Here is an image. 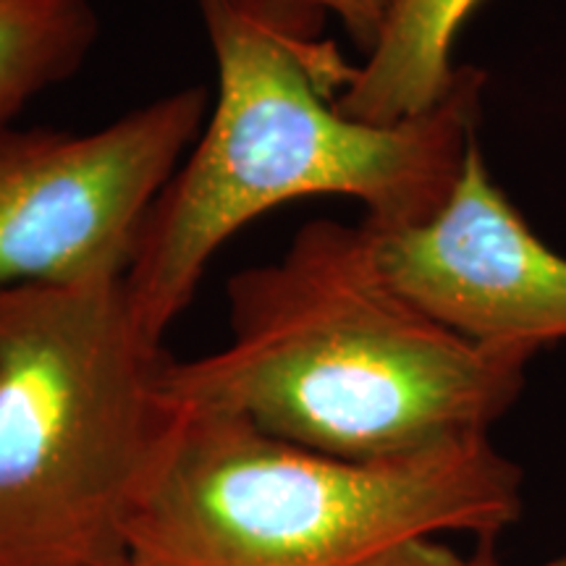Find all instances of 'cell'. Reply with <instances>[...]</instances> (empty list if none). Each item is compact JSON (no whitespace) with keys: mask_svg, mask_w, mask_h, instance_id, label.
I'll list each match as a JSON object with an SVG mask.
<instances>
[{"mask_svg":"<svg viewBox=\"0 0 566 566\" xmlns=\"http://www.w3.org/2000/svg\"><path fill=\"white\" fill-rule=\"evenodd\" d=\"M103 566H153V564H147L145 558H139V556L129 554V556L118 558V562H111V564H103Z\"/></svg>","mask_w":566,"mask_h":566,"instance_id":"obj_12","label":"cell"},{"mask_svg":"<svg viewBox=\"0 0 566 566\" xmlns=\"http://www.w3.org/2000/svg\"><path fill=\"white\" fill-rule=\"evenodd\" d=\"M467 566H504L501 564L499 554H495V541H478L475 551L467 556ZM537 566H566V556L548 558V562H543Z\"/></svg>","mask_w":566,"mask_h":566,"instance_id":"obj_11","label":"cell"},{"mask_svg":"<svg viewBox=\"0 0 566 566\" xmlns=\"http://www.w3.org/2000/svg\"><path fill=\"white\" fill-rule=\"evenodd\" d=\"M210 103L184 87L87 134L0 129V292L126 279Z\"/></svg>","mask_w":566,"mask_h":566,"instance_id":"obj_5","label":"cell"},{"mask_svg":"<svg viewBox=\"0 0 566 566\" xmlns=\"http://www.w3.org/2000/svg\"><path fill=\"white\" fill-rule=\"evenodd\" d=\"M229 317L223 349L171 357V399L344 459L491 436L535 359L417 307L386 275L365 221L304 223L279 260L233 275Z\"/></svg>","mask_w":566,"mask_h":566,"instance_id":"obj_2","label":"cell"},{"mask_svg":"<svg viewBox=\"0 0 566 566\" xmlns=\"http://www.w3.org/2000/svg\"><path fill=\"white\" fill-rule=\"evenodd\" d=\"M200 9L218 90L124 279L134 315L163 342L216 252L263 212L338 195L363 202L373 229L433 218L478 139L488 82L462 66L436 108L367 124L336 105L352 66L317 38L321 19L244 0H200Z\"/></svg>","mask_w":566,"mask_h":566,"instance_id":"obj_1","label":"cell"},{"mask_svg":"<svg viewBox=\"0 0 566 566\" xmlns=\"http://www.w3.org/2000/svg\"><path fill=\"white\" fill-rule=\"evenodd\" d=\"M359 566H467V556L443 543V537H415Z\"/></svg>","mask_w":566,"mask_h":566,"instance_id":"obj_10","label":"cell"},{"mask_svg":"<svg viewBox=\"0 0 566 566\" xmlns=\"http://www.w3.org/2000/svg\"><path fill=\"white\" fill-rule=\"evenodd\" d=\"M97 40L90 0H0V129L76 74Z\"/></svg>","mask_w":566,"mask_h":566,"instance_id":"obj_8","label":"cell"},{"mask_svg":"<svg viewBox=\"0 0 566 566\" xmlns=\"http://www.w3.org/2000/svg\"><path fill=\"white\" fill-rule=\"evenodd\" d=\"M168 363L124 279L0 292V566L129 556L179 415Z\"/></svg>","mask_w":566,"mask_h":566,"instance_id":"obj_4","label":"cell"},{"mask_svg":"<svg viewBox=\"0 0 566 566\" xmlns=\"http://www.w3.org/2000/svg\"><path fill=\"white\" fill-rule=\"evenodd\" d=\"M370 231L394 286L457 334L533 354L566 338V258L495 184L480 139L433 218Z\"/></svg>","mask_w":566,"mask_h":566,"instance_id":"obj_6","label":"cell"},{"mask_svg":"<svg viewBox=\"0 0 566 566\" xmlns=\"http://www.w3.org/2000/svg\"><path fill=\"white\" fill-rule=\"evenodd\" d=\"M483 0H391L378 40L336 95L346 116L399 124L436 108L454 90V45Z\"/></svg>","mask_w":566,"mask_h":566,"instance_id":"obj_7","label":"cell"},{"mask_svg":"<svg viewBox=\"0 0 566 566\" xmlns=\"http://www.w3.org/2000/svg\"><path fill=\"white\" fill-rule=\"evenodd\" d=\"M244 3L271 6V9L302 13V17H336L349 38L367 53L378 40L391 0H244Z\"/></svg>","mask_w":566,"mask_h":566,"instance_id":"obj_9","label":"cell"},{"mask_svg":"<svg viewBox=\"0 0 566 566\" xmlns=\"http://www.w3.org/2000/svg\"><path fill=\"white\" fill-rule=\"evenodd\" d=\"M522 514L525 470L491 436L344 459L179 405L129 554L153 566H359L415 537L499 541Z\"/></svg>","mask_w":566,"mask_h":566,"instance_id":"obj_3","label":"cell"}]
</instances>
